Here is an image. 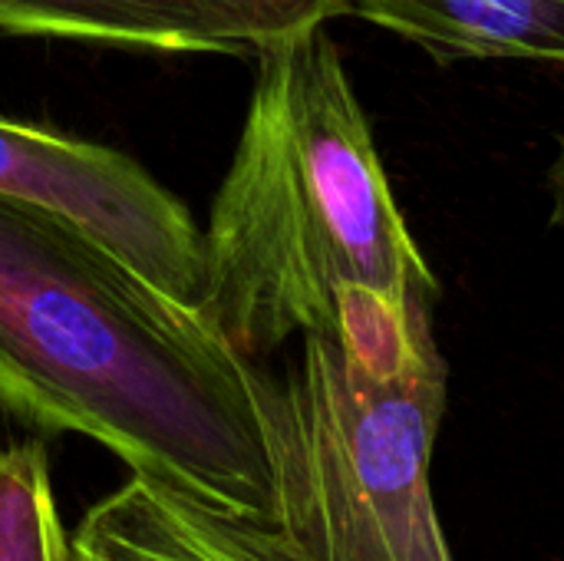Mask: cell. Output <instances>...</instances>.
Returning a JSON list of instances; mask_svg holds the SVG:
<instances>
[{
	"mask_svg": "<svg viewBox=\"0 0 564 561\" xmlns=\"http://www.w3.org/2000/svg\"><path fill=\"white\" fill-rule=\"evenodd\" d=\"M337 17L390 30L440 63L564 69V0H337Z\"/></svg>",
	"mask_w": 564,
	"mask_h": 561,
	"instance_id": "obj_6",
	"label": "cell"
},
{
	"mask_svg": "<svg viewBox=\"0 0 564 561\" xmlns=\"http://www.w3.org/2000/svg\"><path fill=\"white\" fill-rule=\"evenodd\" d=\"M545 188H549V198H552V225L564 235V136L558 139L555 159L549 165Z\"/></svg>",
	"mask_w": 564,
	"mask_h": 561,
	"instance_id": "obj_10",
	"label": "cell"
},
{
	"mask_svg": "<svg viewBox=\"0 0 564 561\" xmlns=\"http://www.w3.org/2000/svg\"><path fill=\"white\" fill-rule=\"evenodd\" d=\"M215 53L261 50L268 43L327 26L337 0H182Z\"/></svg>",
	"mask_w": 564,
	"mask_h": 561,
	"instance_id": "obj_9",
	"label": "cell"
},
{
	"mask_svg": "<svg viewBox=\"0 0 564 561\" xmlns=\"http://www.w3.org/2000/svg\"><path fill=\"white\" fill-rule=\"evenodd\" d=\"M261 360L69 222L0 198V407L225 519L268 513Z\"/></svg>",
	"mask_w": 564,
	"mask_h": 561,
	"instance_id": "obj_1",
	"label": "cell"
},
{
	"mask_svg": "<svg viewBox=\"0 0 564 561\" xmlns=\"http://www.w3.org/2000/svg\"><path fill=\"white\" fill-rule=\"evenodd\" d=\"M0 561H73L50 453L40 440L0 450Z\"/></svg>",
	"mask_w": 564,
	"mask_h": 561,
	"instance_id": "obj_8",
	"label": "cell"
},
{
	"mask_svg": "<svg viewBox=\"0 0 564 561\" xmlns=\"http://www.w3.org/2000/svg\"><path fill=\"white\" fill-rule=\"evenodd\" d=\"M0 198L69 222L159 291L202 308L205 231L129 155L0 116Z\"/></svg>",
	"mask_w": 564,
	"mask_h": 561,
	"instance_id": "obj_4",
	"label": "cell"
},
{
	"mask_svg": "<svg viewBox=\"0 0 564 561\" xmlns=\"http://www.w3.org/2000/svg\"><path fill=\"white\" fill-rule=\"evenodd\" d=\"M205 228L202 311L251 360L324 331L344 298L440 301L324 26L268 43Z\"/></svg>",
	"mask_w": 564,
	"mask_h": 561,
	"instance_id": "obj_2",
	"label": "cell"
},
{
	"mask_svg": "<svg viewBox=\"0 0 564 561\" xmlns=\"http://www.w3.org/2000/svg\"><path fill=\"white\" fill-rule=\"evenodd\" d=\"M73 561H281L245 519H225L129 473L69 532Z\"/></svg>",
	"mask_w": 564,
	"mask_h": 561,
	"instance_id": "obj_5",
	"label": "cell"
},
{
	"mask_svg": "<svg viewBox=\"0 0 564 561\" xmlns=\"http://www.w3.org/2000/svg\"><path fill=\"white\" fill-rule=\"evenodd\" d=\"M297 341L264 384L268 513L251 522L264 546L281 561H456L433 496L446 413L433 308L357 291Z\"/></svg>",
	"mask_w": 564,
	"mask_h": 561,
	"instance_id": "obj_3",
	"label": "cell"
},
{
	"mask_svg": "<svg viewBox=\"0 0 564 561\" xmlns=\"http://www.w3.org/2000/svg\"><path fill=\"white\" fill-rule=\"evenodd\" d=\"M0 30L155 53H215L182 0H0Z\"/></svg>",
	"mask_w": 564,
	"mask_h": 561,
	"instance_id": "obj_7",
	"label": "cell"
}]
</instances>
